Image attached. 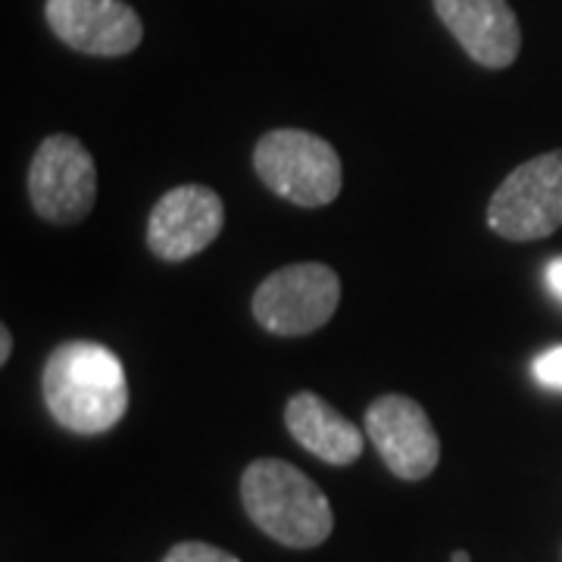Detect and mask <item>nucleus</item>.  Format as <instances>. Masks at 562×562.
I'll use <instances>...</instances> for the list:
<instances>
[{
  "label": "nucleus",
  "mask_w": 562,
  "mask_h": 562,
  "mask_svg": "<svg viewBox=\"0 0 562 562\" xmlns=\"http://www.w3.org/2000/svg\"><path fill=\"white\" fill-rule=\"evenodd\" d=\"M284 425L306 453L328 465H350L362 457L360 428L313 391H301L288 401Z\"/></svg>",
  "instance_id": "obj_11"
},
{
  "label": "nucleus",
  "mask_w": 562,
  "mask_h": 562,
  "mask_svg": "<svg viewBox=\"0 0 562 562\" xmlns=\"http://www.w3.org/2000/svg\"><path fill=\"white\" fill-rule=\"evenodd\" d=\"M41 394L54 422L85 438L116 428L128 409V379L120 357L94 341L60 344L44 362Z\"/></svg>",
  "instance_id": "obj_1"
},
{
  "label": "nucleus",
  "mask_w": 562,
  "mask_h": 562,
  "mask_svg": "<svg viewBox=\"0 0 562 562\" xmlns=\"http://www.w3.org/2000/svg\"><path fill=\"white\" fill-rule=\"evenodd\" d=\"M543 281H547V288H550V294L562 301V257L547 262V269H543Z\"/></svg>",
  "instance_id": "obj_14"
},
{
  "label": "nucleus",
  "mask_w": 562,
  "mask_h": 562,
  "mask_svg": "<svg viewBox=\"0 0 562 562\" xmlns=\"http://www.w3.org/2000/svg\"><path fill=\"white\" fill-rule=\"evenodd\" d=\"M10 353H13V331L3 325V328H0V366L10 362Z\"/></svg>",
  "instance_id": "obj_15"
},
{
  "label": "nucleus",
  "mask_w": 562,
  "mask_h": 562,
  "mask_svg": "<svg viewBox=\"0 0 562 562\" xmlns=\"http://www.w3.org/2000/svg\"><path fill=\"white\" fill-rule=\"evenodd\" d=\"M241 503L262 535L294 550L319 547L335 528L331 503L319 484L284 460L250 462L241 475Z\"/></svg>",
  "instance_id": "obj_2"
},
{
  "label": "nucleus",
  "mask_w": 562,
  "mask_h": 562,
  "mask_svg": "<svg viewBox=\"0 0 562 562\" xmlns=\"http://www.w3.org/2000/svg\"><path fill=\"white\" fill-rule=\"evenodd\" d=\"M450 560H453V562H472V557H469L465 550H457V553H453Z\"/></svg>",
  "instance_id": "obj_16"
},
{
  "label": "nucleus",
  "mask_w": 562,
  "mask_h": 562,
  "mask_svg": "<svg viewBox=\"0 0 562 562\" xmlns=\"http://www.w3.org/2000/svg\"><path fill=\"white\" fill-rule=\"evenodd\" d=\"M435 10L479 66L506 69L516 63L522 50V32L506 0H435Z\"/></svg>",
  "instance_id": "obj_10"
},
{
  "label": "nucleus",
  "mask_w": 562,
  "mask_h": 562,
  "mask_svg": "<svg viewBox=\"0 0 562 562\" xmlns=\"http://www.w3.org/2000/svg\"><path fill=\"white\" fill-rule=\"evenodd\" d=\"M162 562H241L238 557H232L228 550L222 547H213V543L203 541H181L176 543Z\"/></svg>",
  "instance_id": "obj_12"
},
{
  "label": "nucleus",
  "mask_w": 562,
  "mask_h": 562,
  "mask_svg": "<svg viewBox=\"0 0 562 562\" xmlns=\"http://www.w3.org/2000/svg\"><path fill=\"white\" fill-rule=\"evenodd\" d=\"M366 435L384 465L403 482L428 479L441 460V441L425 406L406 394H384L366 409Z\"/></svg>",
  "instance_id": "obj_7"
},
{
  "label": "nucleus",
  "mask_w": 562,
  "mask_h": 562,
  "mask_svg": "<svg viewBox=\"0 0 562 562\" xmlns=\"http://www.w3.org/2000/svg\"><path fill=\"white\" fill-rule=\"evenodd\" d=\"M254 169L276 198L303 210L328 206L341 194L344 169L338 150L303 128L266 132L254 147Z\"/></svg>",
  "instance_id": "obj_3"
},
{
  "label": "nucleus",
  "mask_w": 562,
  "mask_h": 562,
  "mask_svg": "<svg viewBox=\"0 0 562 562\" xmlns=\"http://www.w3.org/2000/svg\"><path fill=\"white\" fill-rule=\"evenodd\" d=\"M535 379L547 391H562V344L547 347L541 357L535 360Z\"/></svg>",
  "instance_id": "obj_13"
},
{
  "label": "nucleus",
  "mask_w": 562,
  "mask_h": 562,
  "mask_svg": "<svg viewBox=\"0 0 562 562\" xmlns=\"http://www.w3.org/2000/svg\"><path fill=\"white\" fill-rule=\"evenodd\" d=\"M50 32L88 57H125L144 38L138 13L122 0H47Z\"/></svg>",
  "instance_id": "obj_9"
},
{
  "label": "nucleus",
  "mask_w": 562,
  "mask_h": 562,
  "mask_svg": "<svg viewBox=\"0 0 562 562\" xmlns=\"http://www.w3.org/2000/svg\"><path fill=\"white\" fill-rule=\"evenodd\" d=\"M225 206L213 188L179 184L154 203L147 220V247L162 262L198 257L222 235Z\"/></svg>",
  "instance_id": "obj_8"
},
{
  "label": "nucleus",
  "mask_w": 562,
  "mask_h": 562,
  "mask_svg": "<svg viewBox=\"0 0 562 562\" xmlns=\"http://www.w3.org/2000/svg\"><path fill=\"white\" fill-rule=\"evenodd\" d=\"M341 279L325 262H294L276 269L254 291V319L269 335L303 338L338 313Z\"/></svg>",
  "instance_id": "obj_4"
},
{
  "label": "nucleus",
  "mask_w": 562,
  "mask_h": 562,
  "mask_svg": "<svg viewBox=\"0 0 562 562\" xmlns=\"http://www.w3.org/2000/svg\"><path fill=\"white\" fill-rule=\"evenodd\" d=\"M29 201L41 220L76 225L98 201V166L72 135H50L38 144L29 166Z\"/></svg>",
  "instance_id": "obj_6"
},
{
  "label": "nucleus",
  "mask_w": 562,
  "mask_h": 562,
  "mask_svg": "<svg viewBox=\"0 0 562 562\" xmlns=\"http://www.w3.org/2000/svg\"><path fill=\"white\" fill-rule=\"evenodd\" d=\"M487 228L506 241H541L562 228V150L516 166L487 203Z\"/></svg>",
  "instance_id": "obj_5"
}]
</instances>
